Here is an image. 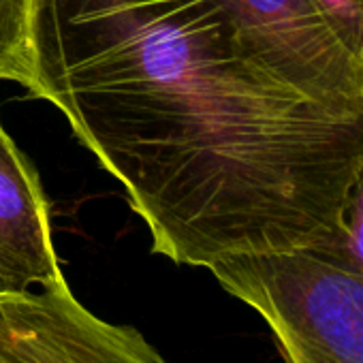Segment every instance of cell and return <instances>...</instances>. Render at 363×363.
Returning a JSON list of instances; mask_svg holds the SVG:
<instances>
[{"label":"cell","instance_id":"6da1fadb","mask_svg":"<svg viewBox=\"0 0 363 363\" xmlns=\"http://www.w3.org/2000/svg\"><path fill=\"white\" fill-rule=\"evenodd\" d=\"M274 3L35 0L28 94L67 118L177 265L323 248L363 167V111L284 79Z\"/></svg>","mask_w":363,"mask_h":363},{"label":"cell","instance_id":"7a4b0ae2","mask_svg":"<svg viewBox=\"0 0 363 363\" xmlns=\"http://www.w3.org/2000/svg\"><path fill=\"white\" fill-rule=\"evenodd\" d=\"M208 269L263 318L284 363H363V276L299 250L238 255Z\"/></svg>","mask_w":363,"mask_h":363},{"label":"cell","instance_id":"3957f363","mask_svg":"<svg viewBox=\"0 0 363 363\" xmlns=\"http://www.w3.org/2000/svg\"><path fill=\"white\" fill-rule=\"evenodd\" d=\"M0 363H167L133 325L86 308L65 280L0 297Z\"/></svg>","mask_w":363,"mask_h":363},{"label":"cell","instance_id":"277c9868","mask_svg":"<svg viewBox=\"0 0 363 363\" xmlns=\"http://www.w3.org/2000/svg\"><path fill=\"white\" fill-rule=\"evenodd\" d=\"M65 280L41 177L0 122V297Z\"/></svg>","mask_w":363,"mask_h":363},{"label":"cell","instance_id":"5b68a950","mask_svg":"<svg viewBox=\"0 0 363 363\" xmlns=\"http://www.w3.org/2000/svg\"><path fill=\"white\" fill-rule=\"evenodd\" d=\"M33 13L35 0H0V79L28 92L35 86Z\"/></svg>","mask_w":363,"mask_h":363},{"label":"cell","instance_id":"8992f818","mask_svg":"<svg viewBox=\"0 0 363 363\" xmlns=\"http://www.w3.org/2000/svg\"><path fill=\"white\" fill-rule=\"evenodd\" d=\"M306 255H312L337 269L363 276V167L346 193L333 238L323 248Z\"/></svg>","mask_w":363,"mask_h":363},{"label":"cell","instance_id":"52a82bcc","mask_svg":"<svg viewBox=\"0 0 363 363\" xmlns=\"http://www.w3.org/2000/svg\"><path fill=\"white\" fill-rule=\"evenodd\" d=\"M329 30L363 65V0H312Z\"/></svg>","mask_w":363,"mask_h":363}]
</instances>
